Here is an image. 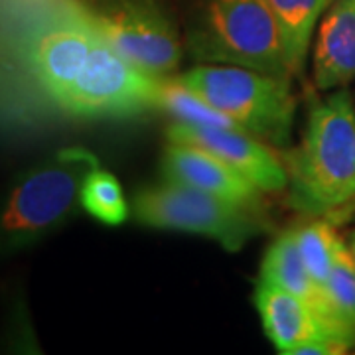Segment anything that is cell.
<instances>
[{
	"label": "cell",
	"mask_w": 355,
	"mask_h": 355,
	"mask_svg": "<svg viewBox=\"0 0 355 355\" xmlns=\"http://www.w3.org/2000/svg\"><path fill=\"white\" fill-rule=\"evenodd\" d=\"M34 77L65 113L119 119L160 111L164 79L144 73L111 46L87 6L67 4L24 40Z\"/></svg>",
	"instance_id": "cell-1"
},
{
	"label": "cell",
	"mask_w": 355,
	"mask_h": 355,
	"mask_svg": "<svg viewBox=\"0 0 355 355\" xmlns=\"http://www.w3.org/2000/svg\"><path fill=\"white\" fill-rule=\"evenodd\" d=\"M288 200L306 217L349 216L355 205V105L347 89L312 103L286 158Z\"/></svg>",
	"instance_id": "cell-2"
},
{
	"label": "cell",
	"mask_w": 355,
	"mask_h": 355,
	"mask_svg": "<svg viewBox=\"0 0 355 355\" xmlns=\"http://www.w3.org/2000/svg\"><path fill=\"white\" fill-rule=\"evenodd\" d=\"M99 158L83 146H65L14 178L0 196V254L40 243L76 216L85 178Z\"/></svg>",
	"instance_id": "cell-3"
},
{
	"label": "cell",
	"mask_w": 355,
	"mask_h": 355,
	"mask_svg": "<svg viewBox=\"0 0 355 355\" xmlns=\"http://www.w3.org/2000/svg\"><path fill=\"white\" fill-rule=\"evenodd\" d=\"M174 79L257 139L277 146L291 140L296 116L291 77L241 65L202 64Z\"/></svg>",
	"instance_id": "cell-4"
},
{
	"label": "cell",
	"mask_w": 355,
	"mask_h": 355,
	"mask_svg": "<svg viewBox=\"0 0 355 355\" xmlns=\"http://www.w3.org/2000/svg\"><path fill=\"white\" fill-rule=\"evenodd\" d=\"M190 51L200 64L241 65L292 77L268 0H211L203 22L191 34Z\"/></svg>",
	"instance_id": "cell-5"
},
{
	"label": "cell",
	"mask_w": 355,
	"mask_h": 355,
	"mask_svg": "<svg viewBox=\"0 0 355 355\" xmlns=\"http://www.w3.org/2000/svg\"><path fill=\"white\" fill-rule=\"evenodd\" d=\"M130 214L144 227L202 235L231 253L241 251L259 231L251 207L170 180L137 191Z\"/></svg>",
	"instance_id": "cell-6"
},
{
	"label": "cell",
	"mask_w": 355,
	"mask_h": 355,
	"mask_svg": "<svg viewBox=\"0 0 355 355\" xmlns=\"http://www.w3.org/2000/svg\"><path fill=\"white\" fill-rule=\"evenodd\" d=\"M89 12L103 36L130 64L156 79L174 76L182 62V44L154 0H103Z\"/></svg>",
	"instance_id": "cell-7"
},
{
	"label": "cell",
	"mask_w": 355,
	"mask_h": 355,
	"mask_svg": "<svg viewBox=\"0 0 355 355\" xmlns=\"http://www.w3.org/2000/svg\"><path fill=\"white\" fill-rule=\"evenodd\" d=\"M266 338L284 355H340L355 336L320 314L306 300L279 286L257 280L253 294Z\"/></svg>",
	"instance_id": "cell-8"
},
{
	"label": "cell",
	"mask_w": 355,
	"mask_h": 355,
	"mask_svg": "<svg viewBox=\"0 0 355 355\" xmlns=\"http://www.w3.org/2000/svg\"><path fill=\"white\" fill-rule=\"evenodd\" d=\"M170 142H186L216 154L225 164L249 178L261 191H282L288 186L286 166L263 140L239 127H216L172 121L166 128Z\"/></svg>",
	"instance_id": "cell-9"
},
{
	"label": "cell",
	"mask_w": 355,
	"mask_h": 355,
	"mask_svg": "<svg viewBox=\"0 0 355 355\" xmlns=\"http://www.w3.org/2000/svg\"><path fill=\"white\" fill-rule=\"evenodd\" d=\"M162 180L207 191L221 200L251 209H254L261 200V190L249 178L225 164L216 154L186 142L168 140L162 156Z\"/></svg>",
	"instance_id": "cell-10"
},
{
	"label": "cell",
	"mask_w": 355,
	"mask_h": 355,
	"mask_svg": "<svg viewBox=\"0 0 355 355\" xmlns=\"http://www.w3.org/2000/svg\"><path fill=\"white\" fill-rule=\"evenodd\" d=\"M314 85L345 87L355 79V0H331L320 20L314 55Z\"/></svg>",
	"instance_id": "cell-11"
},
{
	"label": "cell",
	"mask_w": 355,
	"mask_h": 355,
	"mask_svg": "<svg viewBox=\"0 0 355 355\" xmlns=\"http://www.w3.org/2000/svg\"><path fill=\"white\" fill-rule=\"evenodd\" d=\"M259 279L266 280L282 291L292 292L294 296L302 298L312 308H316L320 314L331 320L328 314L324 291L306 268L304 259H302L298 243H296L294 229L280 233L279 237L270 243V247L266 249L265 257H263V263H261Z\"/></svg>",
	"instance_id": "cell-12"
},
{
	"label": "cell",
	"mask_w": 355,
	"mask_h": 355,
	"mask_svg": "<svg viewBox=\"0 0 355 355\" xmlns=\"http://www.w3.org/2000/svg\"><path fill=\"white\" fill-rule=\"evenodd\" d=\"M331 0H268L279 22L292 76L304 71L312 36Z\"/></svg>",
	"instance_id": "cell-13"
},
{
	"label": "cell",
	"mask_w": 355,
	"mask_h": 355,
	"mask_svg": "<svg viewBox=\"0 0 355 355\" xmlns=\"http://www.w3.org/2000/svg\"><path fill=\"white\" fill-rule=\"evenodd\" d=\"M294 233L308 272L320 286H324L345 241L338 235L328 217H312V221L296 227Z\"/></svg>",
	"instance_id": "cell-14"
},
{
	"label": "cell",
	"mask_w": 355,
	"mask_h": 355,
	"mask_svg": "<svg viewBox=\"0 0 355 355\" xmlns=\"http://www.w3.org/2000/svg\"><path fill=\"white\" fill-rule=\"evenodd\" d=\"M81 207L93 219L111 227L123 225L130 216V205L121 182L113 172L103 170L101 166H97L83 182Z\"/></svg>",
	"instance_id": "cell-15"
},
{
	"label": "cell",
	"mask_w": 355,
	"mask_h": 355,
	"mask_svg": "<svg viewBox=\"0 0 355 355\" xmlns=\"http://www.w3.org/2000/svg\"><path fill=\"white\" fill-rule=\"evenodd\" d=\"M322 288L331 320L355 336V259L347 245H343Z\"/></svg>",
	"instance_id": "cell-16"
},
{
	"label": "cell",
	"mask_w": 355,
	"mask_h": 355,
	"mask_svg": "<svg viewBox=\"0 0 355 355\" xmlns=\"http://www.w3.org/2000/svg\"><path fill=\"white\" fill-rule=\"evenodd\" d=\"M160 111H166L174 116V121L198 123V125H216V127H237L229 116L219 113L209 103L198 97L193 91L180 85L174 77L164 79ZM243 130V128H241Z\"/></svg>",
	"instance_id": "cell-17"
},
{
	"label": "cell",
	"mask_w": 355,
	"mask_h": 355,
	"mask_svg": "<svg viewBox=\"0 0 355 355\" xmlns=\"http://www.w3.org/2000/svg\"><path fill=\"white\" fill-rule=\"evenodd\" d=\"M347 247H349V251H352V254H354L355 259V231L352 233V239H349V245H347Z\"/></svg>",
	"instance_id": "cell-18"
},
{
	"label": "cell",
	"mask_w": 355,
	"mask_h": 355,
	"mask_svg": "<svg viewBox=\"0 0 355 355\" xmlns=\"http://www.w3.org/2000/svg\"><path fill=\"white\" fill-rule=\"evenodd\" d=\"M352 211H355V205H354V207H352Z\"/></svg>",
	"instance_id": "cell-19"
}]
</instances>
